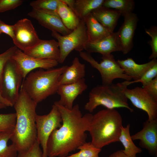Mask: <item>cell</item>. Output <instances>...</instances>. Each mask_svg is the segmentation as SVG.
Instances as JSON below:
<instances>
[{"label":"cell","mask_w":157,"mask_h":157,"mask_svg":"<svg viewBox=\"0 0 157 157\" xmlns=\"http://www.w3.org/2000/svg\"><path fill=\"white\" fill-rule=\"evenodd\" d=\"M61 114V126L51 134L47 145L48 157H64L75 150L86 142L93 115L86 113L82 115L78 104L69 109L55 101Z\"/></svg>","instance_id":"6da1fadb"},{"label":"cell","mask_w":157,"mask_h":157,"mask_svg":"<svg viewBox=\"0 0 157 157\" xmlns=\"http://www.w3.org/2000/svg\"><path fill=\"white\" fill-rule=\"evenodd\" d=\"M37 104L21 87L18 98L13 105L16 122L10 139L18 153L28 151L36 141Z\"/></svg>","instance_id":"7a4b0ae2"},{"label":"cell","mask_w":157,"mask_h":157,"mask_svg":"<svg viewBox=\"0 0 157 157\" xmlns=\"http://www.w3.org/2000/svg\"><path fill=\"white\" fill-rule=\"evenodd\" d=\"M122 119L115 109H106L93 115L88 131L92 144L101 149L110 144L119 142Z\"/></svg>","instance_id":"3957f363"},{"label":"cell","mask_w":157,"mask_h":157,"mask_svg":"<svg viewBox=\"0 0 157 157\" xmlns=\"http://www.w3.org/2000/svg\"><path fill=\"white\" fill-rule=\"evenodd\" d=\"M68 66L32 72L25 78L21 87L38 104L57 92L61 75Z\"/></svg>","instance_id":"277c9868"},{"label":"cell","mask_w":157,"mask_h":157,"mask_svg":"<svg viewBox=\"0 0 157 157\" xmlns=\"http://www.w3.org/2000/svg\"><path fill=\"white\" fill-rule=\"evenodd\" d=\"M128 86L126 81L108 85H97L89 92V100L84 106L85 109L91 113L101 105L108 109L125 108L133 112L124 93Z\"/></svg>","instance_id":"5b68a950"},{"label":"cell","mask_w":157,"mask_h":157,"mask_svg":"<svg viewBox=\"0 0 157 157\" xmlns=\"http://www.w3.org/2000/svg\"><path fill=\"white\" fill-rule=\"evenodd\" d=\"M79 56L83 60L89 63L93 68L99 72L101 76L102 84L110 85L114 80L121 78L126 81H131L132 78L124 73L111 53L102 56L100 63L96 61L91 55L86 51H81Z\"/></svg>","instance_id":"8992f818"},{"label":"cell","mask_w":157,"mask_h":157,"mask_svg":"<svg viewBox=\"0 0 157 157\" xmlns=\"http://www.w3.org/2000/svg\"><path fill=\"white\" fill-rule=\"evenodd\" d=\"M52 36L57 40L60 51L58 63H63L69 54L74 50L79 52L84 49L88 41L86 28L84 18L81 19L78 26L69 34L61 35L56 32H52Z\"/></svg>","instance_id":"52a82bcc"},{"label":"cell","mask_w":157,"mask_h":157,"mask_svg":"<svg viewBox=\"0 0 157 157\" xmlns=\"http://www.w3.org/2000/svg\"><path fill=\"white\" fill-rule=\"evenodd\" d=\"M62 122L60 113L54 104L48 114H37L36 118L37 140L42 148L43 157H48L47 145L49 138L53 131L61 127Z\"/></svg>","instance_id":"ba28073f"},{"label":"cell","mask_w":157,"mask_h":157,"mask_svg":"<svg viewBox=\"0 0 157 157\" xmlns=\"http://www.w3.org/2000/svg\"><path fill=\"white\" fill-rule=\"evenodd\" d=\"M22 79L15 61L11 58L4 67L0 93L12 106L18 98Z\"/></svg>","instance_id":"9c48e42d"},{"label":"cell","mask_w":157,"mask_h":157,"mask_svg":"<svg viewBox=\"0 0 157 157\" xmlns=\"http://www.w3.org/2000/svg\"><path fill=\"white\" fill-rule=\"evenodd\" d=\"M13 25L14 38L13 40L18 49L25 52L36 45L41 40L32 22L24 18Z\"/></svg>","instance_id":"30bf717a"},{"label":"cell","mask_w":157,"mask_h":157,"mask_svg":"<svg viewBox=\"0 0 157 157\" xmlns=\"http://www.w3.org/2000/svg\"><path fill=\"white\" fill-rule=\"evenodd\" d=\"M124 93L134 106L146 112L149 121L157 119V99L143 87H136L131 89L127 88Z\"/></svg>","instance_id":"8fae6325"},{"label":"cell","mask_w":157,"mask_h":157,"mask_svg":"<svg viewBox=\"0 0 157 157\" xmlns=\"http://www.w3.org/2000/svg\"><path fill=\"white\" fill-rule=\"evenodd\" d=\"M12 58L15 61L24 80L28 73L34 69H48L57 66L59 63L55 60L40 59L31 56L18 49Z\"/></svg>","instance_id":"7c38bea8"},{"label":"cell","mask_w":157,"mask_h":157,"mask_svg":"<svg viewBox=\"0 0 157 157\" xmlns=\"http://www.w3.org/2000/svg\"><path fill=\"white\" fill-rule=\"evenodd\" d=\"M124 17V22L116 33L120 51L126 54L133 47V38L139 19L133 13Z\"/></svg>","instance_id":"4fadbf2b"},{"label":"cell","mask_w":157,"mask_h":157,"mask_svg":"<svg viewBox=\"0 0 157 157\" xmlns=\"http://www.w3.org/2000/svg\"><path fill=\"white\" fill-rule=\"evenodd\" d=\"M131 136L133 140H140L141 147L147 149L151 155L157 157V119L151 121L147 119L144 122L143 129Z\"/></svg>","instance_id":"5bb4252c"},{"label":"cell","mask_w":157,"mask_h":157,"mask_svg":"<svg viewBox=\"0 0 157 157\" xmlns=\"http://www.w3.org/2000/svg\"><path fill=\"white\" fill-rule=\"evenodd\" d=\"M28 14L29 17L36 20L41 26L52 32H56L65 35L72 31L65 26L56 12L32 8Z\"/></svg>","instance_id":"9a60e30c"},{"label":"cell","mask_w":157,"mask_h":157,"mask_svg":"<svg viewBox=\"0 0 157 157\" xmlns=\"http://www.w3.org/2000/svg\"><path fill=\"white\" fill-rule=\"evenodd\" d=\"M88 86L84 78L74 83L60 85L57 93L60 99L57 102L67 109H72L76 99L86 90Z\"/></svg>","instance_id":"2e32d148"},{"label":"cell","mask_w":157,"mask_h":157,"mask_svg":"<svg viewBox=\"0 0 157 157\" xmlns=\"http://www.w3.org/2000/svg\"><path fill=\"white\" fill-rule=\"evenodd\" d=\"M24 52L28 55L36 58L58 61L60 56L58 42L53 39L41 40L35 46Z\"/></svg>","instance_id":"e0dca14e"},{"label":"cell","mask_w":157,"mask_h":157,"mask_svg":"<svg viewBox=\"0 0 157 157\" xmlns=\"http://www.w3.org/2000/svg\"><path fill=\"white\" fill-rule=\"evenodd\" d=\"M84 49L91 53H97L102 56L111 53L113 52L120 51L117 38V33L113 32L108 36L94 42H88Z\"/></svg>","instance_id":"ac0fdd59"},{"label":"cell","mask_w":157,"mask_h":157,"mask_svg":"<svg viewBox=\"0 0 157 157\" xmlns=\"http://www.w3.org/2000/svg\"><path fill=\"white\" fill-rule=\"evenodd\" d=\"M91 13L96 19L111 33L114 32L121 14L119 11L102 6Z\"/></svg>","instance_id":"d6986e66"},{"label":"cell","mask_w":157,"mask_h":157,"mask_svg":"<svg viewBox=\"0 0 157 157\" xmlns=\"http://www.w3.org/2000/svg\"><path fill=\"white\" fill-rule=\"evenodd\" d=\"M117 61L125 74L136 81L139 79L149 68L157 62V60L153 59L149 62L142 64L137 63L131 58L124 60H118Z\"/></svg>","instance_id":"ffe728a7"},{"label":"cell","mask_w":157,"mask_h":157,"mask_svg":"<svg viewBox=\"0 0 157 157\" xmlns=\"http://www.w3.org/2000/svg\"><path fill=\"white\" fill-rule=\"evenodd\" d=\"M84 19L86 28L88 42L97 41L108 36L113 33L102 25L91 13L85 16Z\"/></svg>","instance_id":"44dd1931"},{"label":"cell","mask_w":157,"mask_h":157,"mask_svg":"<svg viewBox=\"0 0 157 157\" xmlns=\"http://www.w3.org/2000/svg\"><path fill=\"white\" fill-rule=\"evenodd\" d=\"M85 74V65L81 63L77 57L74 58L72 65L68 66L60 76L59 85L77 82L84 78Z\"/></svg>","instance_id":"7402d4cb"},{"label":"cell","mask_w":157,"mask_h":157,"mask_svg":"<svg viewBox=\"0 0 157 157\" xmlns=\"http://www.w3.org/2000/svg\"><path fill=\"white\" fill-rule=\"evenodd\" d=\"M56 13L65 26L70 30H74L79 25L81 19L61 0H60Z\"/></svg>","instance_id":"603a6c76"},{"label":"cell","mask_w":157,"mask_h":157,"mask_svg":"<svg viewBox=\"0 0 157 157\" xmlns=\"http://www.w3.org/2000/svg\"><path fill=\"white\" fill-rule=\"evenodd\" d=\"M130 125L128 124L126 127H122L119 138L120 142L124 147L123 152L128 157H136L137 153L142 151L140 148L137 147L133 142L130 133Z\"/></svg>","instance_id":"cb8c5ba5"},{"label":"cell","mask_w":157,"mask_h":157,"mask_svg":"<svg viewBox=\"0 0 157 157\" xmlns=\"http://www.w3.org/2000/svg\"><path fill=\"white\" fill-rule=\"evenodd\" d=\"M104 0H75V12L80 19L84 18L98 7Z\"/></svg>","instance_id":"d4e9b609"},{"label":"cell","mask_w":157,"mask_h":157,"mask_svg":"<svg viewBox=\"0 0 157 157\" xmlns=\"http://www.w3.org/2000/svg\"><path fill=\"white\" fill-rule=\"evenodd\" d=\"M135 4L133 0H104L102 6L117 10L124 17L133 13Z\"/></svg>","instance_id":"484cf974"},{"label":"cell","mask_w":157,"mask_h":157,"mask_svg":"<svg viewBox=\"0 0 157 157\" xmlns=\"http://www.w3.org/2000/svg\"><path fill=\"white\" fill-rule=\"evenodd\" d=\"M12 133L0 132V157H17V151L15 145L12 143L8 145Z\"/></svg>","instance_id":"4316f807"},{"label":"cell","mask_w":157,"mask_h":157,"mask_svg":"<svg viewBox=\"0 0 157 157\" xmlns=\"http://www.w3.org/2000/svg\"><path fill=\"white\" fill-rule=\"evenodd\" d=\"M79 152L64 157H99V154L101 149L95 147L91 142H86L77 148Z\"/></svg>","instance_id":"83f0119b"},{"label":"cell","mask_w":157,"mask_h":157,"mask_svg":"<svg viewBox=\"0 0 157 157\" xmlns=\"http://www.w3.org/2000/svg\"><path fill=\"white\" fill-rule=\"evenodd\" d=\"M59 2L60 0H37L31 2L30 5L33 9L56 12Z\"/></svg>","instance_id":"f1b7e54d"},{"label":"cell","mask_w":157,"mask_h":157,"mask_svg":"<svg viewBox=\"0 0 157 157\" xmlns=\"http://www.w3.org/2000/svg\"><path fill=\"white\" fill-rule=\"evenodd\" d=\"M16 122L15 113L0 114V132L12 133Z\"/></svg>","instance_id":"f546056e"},{"label":"cell","mask_w":157,"mask_h":157,"mask_svg":"<svg viewBox=\"0 0 157 157\" xmlns=\"http://www.w3.org/2000/svg\"><path fill=\"white\" fill-rule=\"evenodd\" d=\"M157 76V62L149 68L139 79L136 81H126V82L129 85L133 83L141 82L143 87L148 84Z\"/></svg>","instance_id":"4dcf8cb0"},{"label":"cell","mask_w":157,"mask_h":157,"mask_svg":"<svg viewBox=\"0 0 157 157\" xmlns=\"http://www.w3.org/2000/svg\"><path fill=\"white\" fill-rule=\"evenodd\" d=\"M145 33L149 35L151 40L148 43L151 46L152 53L149 56V59H156L157 57V27L152 26L148 28H145Z\"/></svg>","instance_id":"1f68e13d"},{"label":"cell","mask_w":157,"mask_h":157,"mask_svg":"<svg viewBox=\"0 0 157 157\" xmlns=\"http://www.w3.org/2000/svg\"><path fill=\"white\" fill-rule=\"evenodd\" d=\"M17 49L15 46H12L0 54V92L5 65L7 61L12 58Z\"/></svg>","instance_id":"d6a6232c"},{"label":"cell","mask_w":157,"mask_h":157,"mask_svg":"<svg viewBox=\"0 0 157 157\" xmlns=\"http://www.w3.org/2000/svg\"><path fill=\"white\" fill-rule=\"evenodd\" d=\"M37 140L28 151L18 153L17 157H43V153Z\"/></svg>","instance_id":"836d02e7"},{"label":"cell","mask_w":157,"mask_h":157,"mask_svg":"<svg viewBox=\"0 0 157 157\" xmlns=\"http://www.w3.org/2000/svg\"><path fill=\"white\" fill-rule=\"evenodd\" d=\"M23 2L22 0H0V13L15 9Z\"/></svg>","instance_id":"e575fe53"},{"label":"cell","mask_w":157,"mask_h":157,"mask_svg":"<svg viewBox=\"0 0 157 157\" xmlns=\"http://www.w3.org/2000/svg\"><path fill=\"white\" fill-rule=\"evenodd\" d=\"M142 87L154 98L157 99V76L147 85Z\"/></svg>","instance_id":"d590c367"},{"label":"cell","mask_w":157,"mask_h":157,"mask_svg":"<svg viewBox=\"0 0 157 157\" xmlns=\"http://www.w3.org/2000/svg\"><path fill=\"white\" fill-rule=\"evenodd\" d=\"M0 31L9 35L13 40L14 38V27L13 25H10L5 23L0 19Z\"/></svg>","instance_id":"8d00e7d4"},{"label":"cell","mask_w":157,"mask_h":157,"mask_svg":"<svg viewBox=\"0 0 157 157\" xmlns=\"http://www.w3.org/2000/svg\"><path fill=\"white\" fill-rule=\"evenodd\" d=\"M108 157H128L123 152V150L117 151L111 154Z\"/></svg>","instance_id":"74e56055"},{"label":"cell","mask_w":157,"mask_h":157,"mask_svg":"<svg viewBox=\"0 0 157 157\" xmlns=\"http://www.w3.org/2000/svg\"><path fill=\"white\" fill-rule=\"evenodd\" d=\"M75 12V0H61Z\"/></svg>","instance_id":"f35d334b"},{"label":"cell","mask_w":157,"mask_h":157,"mask_svg":"<svg viewBox=\"0 0 157 157\" xmlns=\"http://www.w3.org/2000/svg\"><path fill=\"white\" fill-rule=\"evenodd\" d=\"M0 102L5 105L6 107L13 106L11 104L1 95L0 92Z\"/></svg>","instance_id":"ab89813d"},{"label":"cell","mask_w":157,"mask_h":157,"mask_svg":"<svg viewBox=\"0 0 157 157\" xmlns=\"http://www.w3.org/2000/svg\"><path fill=\"white\" fill-rule=\"evenodd\" d=\"M6 107L5 105L0 102V109L5 108Z\"/></svg>","instance_id":"60d3db41"},{"label":"cell","mask_w":157,"mask_h":157,"mask_svg":"<svg viewBox=\"0 0 157 157\" xmlns=\"http://www.w3.org/2000/svg\"><path fill=\"white\" fill-rule=\"evenodd\" d=\"M2 33L0 31V35Z\"/></svg>","instance_id":"b9f144b4"}]
</instances>
